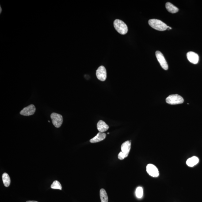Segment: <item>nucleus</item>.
I'll list each match as a JSON object with an SVG mask.
<instances>
[{"label": "nucleus", "mask_w": 202, "mask_h": 202, "mask_svg": "<svg viewBox=\"0 0 202 202\" xmlns=\"http://www.w3.org/2000/svg\"><path fill=\"white\" fill-rule=\"evenodd\" d=\"M135 194L137 197L140 198H142L143 196V189L141 187H138L137 188Z\"/></svg>", "instance_id": "a211bd4d"}, {"label": "nucleus", "mask_w": 202, "mask_h": 202, "mask_svg": "<svg viewBox=\"0 0 202 202\" xmlns=\"http://www.w3.org/2000/svg\"><path fill=\"white\" fill-rule=\"evenodd\" d=\"M26 202H38L36 201H28Z\"/></svg>", "instance_id": "412c9836"}, {"label": "nucleus", "mask_w": 202, "mask_h": 202, "mask_svg": "<svg viewBox=\"0 0 202 202\" xmlns=\"http://www.w3.org/2000/svg\"><path fill=\"white\" fill-rule=\"evenodd\" d=\"M2 180L4 185L6 187H9L10 185L11 179L9 175L6 173H4L2 176Z\"/></svg>", "instance_id": "2eb2a0df"}, {"label": "nucleus", "mask_w": 202, "mask_h": 202, "mask_svg": "<svg viewBox=\"0 0 202 202\" xmlns=\"http://www.w3.org/2000/svg\"><path fill=\"white\" fill-rule=\"evenodd\" d=\"M113 25L115 30L120 34L125 35L128 32V27L125 23L121 20H115L114 21Z\"/></svg>", "instance_id": "f03ea898"}, {"label": "nucleus", "mask_w": 202, "mask_h": 202, "mask_svg": "<svg viewBox=\"0 0 202 202\" xmlns=\"http://www.w3.org/2000/svg\"><path fill=\"white\" fill-rule=\"evenodd\" d=\"M51 118L54 125L56 128H59L63 122V118L62 115L56 113H52Z\"/></svg>", "instance_id": "20e7f679"}, {"label": "nucleus", "mask_w": 202, "mask_h": 202, "mask_svg": "<svg viewBox=\"0 0 202 202\" xmlns=\"http://www.w3.org/2000/svg\"><path fill=\"white\" fill-rule=\"evenodd\" d=\"M131 142L130 141H127L124 142L121 145V152L125 154L127 157L128 156L129 153L131 149Z\"/></svg>", "instance_id": "9d476101"}, {"label": "nucleus", "mask_w": 202, "mask_h": 202, "mask_svg": "<svg viewBox=\"0 0 202 202\" xmlns=\"http://www.w3.org/2000/svg\"><path fill=\"white\" fill-rule=\"evenodd\" d=\"M100 197L101 202H108V198L106 191L104 189H100Z\"/></svg>", "instance_id": "dca6fc26"}, {"label": "nucleus", "mask_w": 202, "mask_h": 202, "mask_svg": "<svg viewBox=\"0 0 202 202\" xmlns=\"http://www.w3.org/2000/svg\"><path fill=\"white\" fill-rule=\"evenodd\" d=\"M36 111V108L33 104H30L26 107L20 112L21 115L24 116H29L34 114Z\"/></svg>", "instance_id": "6e6552de"}, {"label": "nucleus", "mask_w": 202, "mask_h": 202, "mask_svg": "<svg viewBox=\"0 0 202 202\" xmlns=\"http://www.w3.org/2000/svg\"><path fill=\"white\" fill-rule=\"evenodd\" d=\"M165 7L168 11L172 13H177L179 9L170 2H167L165 5Z\"/></svg>", "instance_id": "4468645a"}, {"label": "nucleus", "mask_w": 202, "mask_h": 202, "mask_svg": "<svg viewBox=\"0 0 202 202\" xmlns=\"http://www.w3.org/2000/svg\"><path fill=\"white\" fill-rule=\"evenodd\" d=\"M48 122L49 123H50V121H49V120H48Z\"/></svg>", "instance_id": "5701e85b"}, {"label": "nucleus", "mask_w": 202, "mask_h": 202, "mask_svg": "<svg viewBox=\"0 0 202 202\" xmlns=\"http://www.w3.org/2000/svg\"><path fill=\"white\" fill-rule=\"evenodd\" d=\"M146 171L148 174L152 177H158L159 175V172L156 167L152 164H148L146 167Z\"/></svg>", "instance_id": "0eeeda50"}, {"label": "nucleus", "mask_w": 202, "mask_h": 202, "mask_svg": "<svg viewBox=\"0 0 202 202\" xmlns=\"http://www.w3.org/2000/svg\"><path fill=\"white\" fill-rule=\"evenodd\" d=\"M2 8H1V5H0V13H2Z\"/></svg>", "instance_id": "aec40b11"}, {"label": "nucleus", "mask_w": 202, "mask_h": 202, "mask_svg": "<svg viewBox=\"0 0 202 202\" xmlns=\"http://www.w3.org/2000/svg\"><path fill=\"white\" fill-rule=\"evenodd\" d=\"M166 101L168 104L174 105L182 103L184 102V99L182 97L178 94H172L166 98Z\"/></svg>", "instance_id": "7ed1b4c3"}, {"label": "nucleus", "mask_w": 202, "mask_h": 202, "mask_svg": "<svg viewBox=\"0 0 202 202\" xmlns=\"http://www.w3.org/2000/svg\"><path fill=\"white\" fill-rule=\"evenodd\" d=\"M96 75L97 79L99 80L105 81L107 78L106 70L105 67L103 66L99 67L96 70Z\"/></svg>", "instance_id": "39448f33"}, {"label": "nucleus", "mask_w": 202, "mask_h": 202, "mask_svg": "<svg viewBox=\"0 0 202 202\" xmlns=\"http://www.w3.org/2000/svg\"><path fill=\"white\" fill-rule=\"evenodd\" d=\"M148 23L152 28L159 31H164L168 28V26L159 20L155 19L150 20Z\"/></svg>", "instance_id": "f257e3e1"}, {"label": "nucleus", "mask_w": 202, "mask_h": 202, "mask_svg": "<svg viewBox=\"0 0 202 202\" xmlns=\"http://www.w3.org/2000/svg\"><path fill=\"white\" fill-rule=\"evenodd\" d=\"M106 134L104 133L99 132L96 136L91 139L90 142L91 143H96L104 140L106 138Z\"/></svg>", "instance_id": "9b49d317"}, {"label": "nucleus", "mask_w": 202, "mask_h": 202, "mask_svg": "<svg viewBox=\"0 0 202 202\" xmlns=\"http://www.w3.org/2000/svg\"><path fill=\"white\" fill-rule=\"evenodd\" d=\"M109 128V126L103 120H100L97 123V128L100 132H105L108 130Z\"/></svg>", "instance_id": "f8f14e48"}, {"label": "nucleus", "mask_w": 202, "mask_h": 202, "mask_svg": "<svg viewBox=\"0 0 202 202\" xmlns=\"http://www.w3.org/2000/svg\"><path fill=\"white\" fill-rule=\"evenodd\" d=\"M169 28V30H170V29H172V28H170V27H169V28Z\"/></svg>", "instance_id": "4be33fe9"}, {"label": "nucleus", "mask_w": 202, "mask_h": 202, "mask_svg": "<svg viewBox=\"0 0 202 202\" xmlns=\"http://www.w3.org/2000/svg\"><path fill=\"white\" fill-rule=\"evenodd\" d=\"M187 57L188 60L191 63L193 64H196L198 62L199 56L196 52L190 51L187 54Z\"/></svg>", "instance_id": "1a4fd4ad"}, {"label": "nucleus", "mask_w": 202, "mask_h": 202, "mask_svg": "<svg viewBox=\"0 0 202 202\" xmlns=\"http://www.w3.org/2000/svg\"><path fill=\"white\" fill-rule=\"evenodd\" d=\"M127 157L122 152H120L118 155V158L120 160L124 159L125 158Z\"/></svg>", "instance_id": "6ab92c4d"}, {"label": "nucleus", "mask_w": 202, "mask_h": 202, "mask_svg": "<svg viewBox=\"0 0 202 202\" xmlns=\"http://www.w3.org/2000/svg\"><path fill=\"white\" fill-rule=\"evenodd\" d=\"M199 159L198 157L193 156L188 159L186 162V164L190 167H193L198 163Z\"/></svg>", "instance_id": "ddd939ff"}, {"label": "nucleus", "mask_w": 202, "mask_h": 202, "mask_svg": "<svg viewBox=\"0 0 202 202\" xmlns=\"http://www.w3.org/2000/svg\"><path fill=\"white\" fill-rule=\"evenodd\" d=\"M156 56L159 62L161 67L165 70L168 69V65L167 62L164 57L163 54L160 51H157L155 53Z\"/></svg>", "instance_id": "423d86ee"}, {"label": "nucleus", "mask_w": 202, "mask_h": 202, "mask_svg": "<svg viewBox=\"0 0 202 202\" xmlns=\"http://www.w3.org/2000/svg\"><path fill=\"white\" fill-rule=\"evenodd\" d=\"M51 188L53 189H62V185L57 180H55L51 185Z\"/></svg>", "instance_id": "f3484780"}]
</instances>
